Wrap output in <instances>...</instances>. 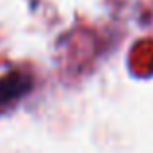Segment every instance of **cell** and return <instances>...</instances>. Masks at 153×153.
Wrapping results in <instances>:
<instances>
[{"label": "cell", "mask_w": 153, "mask_h": 153, "mask_svg": "<svg viewBox=\"0 0 153 153\" xmlns=\"http://www.w3.org/2000/svg\"><path fill=\"white\" fill-rule=\"evenodd\" d=\"M32 88V79L24 73H10L0 79V104H8L20 98Z\"/></svg>", "instance_id": "6da1fadb"}]
</instances>
